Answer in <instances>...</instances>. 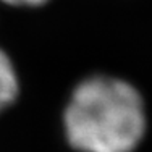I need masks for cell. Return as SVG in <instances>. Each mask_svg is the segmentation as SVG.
I'll return each instance as SVG.
<instances>
[{
  "instance_id": "1",
  "label": "cell",
  "mask_w": 152,
  "mask_h": 152,
  "mask_svg": "<svg viewBox=\"0 0 152 152\" xmlns=\"http://www.w3.org/2000/svg\"><path fill=\"white\" fill-rule=\"evenodd\" d=\"M144 129L139 92L110 76H91L79 83L65 110L66 137L83 152H131Z\"/></svg>"
},
{
  "instance_id": "2",
  "label": "cell",
  "mask_w": 152,
  "mask_h": 152,
  "mask_svg": "<svg viewBox=\"0 0 152 152\" xmlns=\"http://www.w3.org/2000/svg\"><path fill=\"white\" fill-rule=\"evenodd\" d=\"M20 86L10 57L0 49V112L15 102Z\"/></svg>"
},
{
  "instance_id": "3",
  "label": "cell",
  "mask_w": 152,
  "mask_h": 152,
  "mask_svg": "<svg viewBox=\"0 0 152 152\" xmlns=\"http://www.w3.org/2000/svg\"><path fill=\"white\" fill-rule=\"evenodd\" d=\"M2 2L12 7H41L49 0H2Z\"/></svg>"
}]
</instances>
